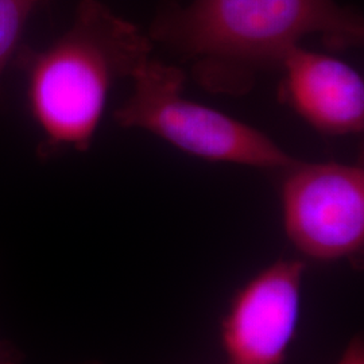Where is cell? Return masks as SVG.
<instances>
[{"label": "cell", "instance_id": "cell-10", "mask_svg": "<svg viewBox=\"0 0 364 364\" xmlns=\"http://www.w3.org/2000/svg\"><path fill=\"white\" fill-rule=\"evenodd\" d=\"M68 364H103L97 360H90V362H81V363H68Z\"/></svg>", "mask_w": 364, "mask_h": 364}, {"label": "cell", "instance_id": "cell-5", "mask_svg": "<svg viewBox=\"0 0 364 364\" xmlns=\"http://www.w3.org/2000/svg\"><path fill=\"white\" fill-rule=\"evenodd\" d=\"M305 263L279 259L240 287L221 320L227 364H285L296 336Z\"/></svg>", "mask_w": 364, "mask_h": 364}, {"label": "cell", "instance_id": "cell-11", "mask_svg": "<svg viewBox=\"0 0 364 364\" xmlns=\"http://www.w3.org/2000/svg\"><path fill=\"white\" fill-rule=\"evenodd\" d=\"M31 1H33V3L37 6V4H39V3H41V1H43V0H31Z\"/></svg>", "mask_w": 364, "mask_h": 364}, {"label": "cell", "instance_id": "cell-6", "mask_svg": "<svg viewBox=\"0 0 364 364\" xmlns=\"http://www.w3.org/2000/svg\"><path fill=\"white\" fill-rule=\"evenodd\" d=\"M279 69L281 100L314 130L332 136L364 129V82L347 63L301 45L287 53Z\"/></svg>", "mask_w": 364, "mask_h": 364}, {"label": "cell", "instance_id": "cell-1", "mask_svg": "<svg viewBox=\"0 0 364 364\" xmlns=\"http://www.w3.org/2000/svg\"><path fill=\"white\" fill-rule=\"evenodd\" d=\"M149 37L189 61L209 91L240 95L257 75L279 69L308 36L331 49L363 43L362 15L335 0H193L166 3Z\"/></svg>", "mask_w": 364, "mask_h": 364}, {"label": "cell", "instance_id": "cell-2", "mask_svg": "<svg viewBox=\"0 0 364 364\" xmlns=\"http://www.w3.org/2000/svg\"><path fill=\"white\" fill-rule=\"evenodd\" d=\"M154 42L100 0H81L73 23L50 46H21L14 60L26 80L28 111L41 134L38 156L87 151L108 96L151 58Z\"/></svg>", "mask_w": 364, "mask_h": 364}, {"label": "cell", "instance_id": "cell-8", "mask_svg": "<svg viewBox=\"0 0 364 364\" xmlns=\"http://www.w3.org/2000/svg\"><path fill=\"white\" fill-rule=\"evenodd\" d=\"M336 364H364V341L362 335H355L350 340Z\"/></svg>", "mask_w": 364, "mask_h": 364}, {"label": "cell", "instance_id": "cell-7", "mask_svg": "<svg viewBox=\"0 0 364 364\" xmlns=\"http://www.w3.org/2000/svg\"><path fill=\"white\" fill-rule=\"evenodd\" d=\"M34 7L31 0H0V77L21 48L22 33Z\"/></svg>", "mask_w": 364, "mask_h": 364}, {"label": "cell", "instance_id": "cell-9", "mask_svg": "<svg viewBox=\"0 0 364 364\" xmlns=\"http://www.w3.org/2000/svg\"><path fill=\"white\" fill-rule=\"evenodd\" d=\"M0 364H22V352L13 344H0Z\"/></svg>", "mask_w": 364, "mask_h": 364}, {"label": "cell", "instance_id": "cell-4", "mask_svg": "<svg viewBox=\"0 0 364 364\" xmlns=\"http://www.w3.org/2000/svg\"><path fill=\"white\" fill-rule=\"evenodd\" d=\"M282 221L287 239L306 258L350 260L364 248V169L336 162L296 161L284 170Z\"/></svg>", "mask_w": 364, "mask_h": 364}, {"label": "cell", "instance_id": "cell-3", "mask_svg": "<svg viewBox=\"0 0 364 364\" xmlns=\"http://www.w3.org/2000/svg\"><path fill=\"white\" fill-rule=\"evenodd\" d=\"M131 81L130 97L114 112L123 129L147 131L212 162L284 171L297 161L264 132L183 97L186 75L178 66L151 57Z\"/></svg>", "mask_w": 364, "mask_h": 364}]
</instances>
